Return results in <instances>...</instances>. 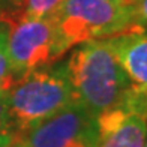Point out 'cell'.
Segmentation results:
<instances>
[{
	"label": "cell",
	"instance_id": "10",
	"mask_svg": "<svg viewBox=\"0 0 147 147\" xmlns=\"http://www.w3.org/2000/svg\"><path fill=\"white\" fill-rule=\"evenodd\" d=\"M134 23L141 30L147 27V0H134L132 3Z\"/></svg>",
	"mask_w": 147,
	"mask_h": 147
},
{
	"label": "cell",
	"instance_id": "1",
	"mask_svg": "<svg viewBox=\"0 0 147 147\" xmlns=\"http://www.w3.org/2000/svg\"><path fill=\"white\" fill-rule=\"evenodd\" d=\"M65 68L75 101L95 117L119 105L134 87L105 39L80 44Z\"/></svg>",
	"mask_w": 147,
	"mask_h": 147
},
{
	"label": "cell",
	"instance_id": "2",
	"mask_svg": "<svg viewBox=\"0 0 147 147\" xmlns=\"http://www.w3.org/2000/svg\"><path fill=\"white\" fill-rule=\"evenodd\" d=\"M75 101L65 63L32 71L8 90L9 132L14 138Z\"/></svg>",
	"mask_w": 147,
	"mask_h": 147
},
{
	"label": "cell",
	"instance_id": "6",
	"mask_svg": "<svg viewBox=\"0 0 147 147\" xmlns=\"http://www.w3.org/2000/svg\"><path fill=\"white\" fill-rule=\"evenodd\" d=\"M96 147H144L147 140V90L137 86L119 105L96 116Z\"/></svg>",
	"mask_w": 147,
	"mask_h": 147
},
{
	"label": "cell",
	"instance_id": "5",
	"mask_svg": "<svg viewBox=\"0 0 147 147\" xmlns=\"http://www.w3.org/2000/svg\"><path fill=\"white\" fill-rule=\"evenodd\" d=\"M17 138L29 147H84L98 143L96 117L81 104L72 102Z\"/></svg>",
	"mask_w": 147,
	"mask_h": 147
},
{
	"label": "cell",
	"instance_id": "13",
	"mask_svg": "<svg viewBox=\"0 0 147 147\" xmlns=\"http://www.w3.org/2000/svg\"><path fill=\"white\" fill-rule=\"evenodd\" d=\"M11 147H29V146L26 144L24 141H21L20 138H14V141H12Z\"/></svg>",
	"mask_w": 147,
	"mask_h": 147
},
{
	"label": "cell",
	"instance_id": "11",
	"mask_svg": "<svg viewBox=\"0 0 147 147\" xmlns=\"http://www.w3.org/2000/svg\"><path fill=\"white\" fill-rule=\"evenodd\" d=\"M8 117V90H0V135L9 131Z\"/></svg>",
	"mask_w": 147,
	"mask_h": 147
},
{
	"label": "cell",
	"instance_id": "15",
	"mask_svg": "<svg viewBox=\"0 0 147 147\" xmlns=\"http://www.w3.org/2000/svg\"><path fill=\"white\" fill-rule=\"evenodd\" d=\"M98 143H92V144H87V146H84V147H96Z\"/></svg>",
	"mask_w": 147,
	"mask_h": 147
},
{
	"label": "cell",
	"instance_id": "4",
	"mask_svg": "<svg viewBox=\"0 0 147 147\" xmlns=\"http://www.w3.org/2000/svg\"><path fill=\"white\" fill-rule=\"evenodd\" d=\"M8 29V57L14 78L51 66L68 50L53 18L15 17L3 21Z\"/></svg>",
	"mask_w": 147,
	"mask_h": 147
},
{
	"label": "cell",
	"instance_id": "17",
	"mask_svg": "<svg viewBox=\"0 0 147 147\" xmlns=\"http://www.w3.org/2000/svg\"><path fill=\"white\" fill-rule=\"evenodd\" d=\"M0 3H2V0H0Z\"/></svg>",
	"mask_w": 147,
	"mask_h": 147
},
{
	"label": "cell",
	"instance_id": "7",
	"mask_svg": "<svg viewBox=\"0 0 147 147\" xmlns=\"http://www.w3.org/2000/svg\"><path fill=\"white\" fill-rule=\"evenodd\" d=\"M134 86L147 90V35L131 30L105 39Z\"/></svg>",
	"mask_w": 147,
	"mask_h": 147
},
{
	"label": "cell",
	"instance_id": "16",
	"mask_svg": "<svg viewBox=\"0 0 147 147\" xmlns=\"http://www.w3.org/2000/svg\"><path fill=\"white\" fill-rule=\"evenodd\" d=\"M144 147H147V140H146V144H144Z\"/></svg>",
	"mask_w": 147,
	"mask_h": 147
},
{
	"label": "cell",
	"instance_id": "3",
	"mask_svg": "<svg viewBox=\"0 0 147 147\" xmlns=\"http://www.w3.org/2000/svg\"><path fill=\"white\" fill-rule=\"evenodd\" d=\"M66 50L95 39H107L131 30L132 5L119 0H63L50 15Z\"/></svg>",
	"mask_w": 147,
	"mask_h": 147
},
{
	"label": "cell",
	"instance_id": "9",
	"mask_svg": "<svg viewBox=\"0 0 147 147\" xmlns=\"http://www.w3.org/2000/svg\"><path fill=\"white\" fill-rule=\"evenodd\" d=\"M14 81L8 57V29L3 21H0V90H9Z\"/></svg>",
	"mask_w": 147,
	"mask_h": 147
},
{
	"label": "cell",
	"instance_id": "8",
	"mask_svg": "<svg viewBox=\"0 0 147 147\" xmlns=\"http://www.w3.org/2000/svg\"><path fill=\"white\" fill-rule=\"evenodd\" d=\"M63 0H12L14 9L0 15V21L15 17L44 18L51 15Z\"/></svg>",
	"mask_w": 147,
	"mask_h": 147
},
{
	"label": "cell",
	"instance_id": "14",
	"mask_svg": "<svg viewBox=\"0 0 147 147\" xmlns=\"http://www.w3.org/2000/svg\"><path fill=\"white\" fill-rule=\"evenodd\" d=\"M119 2H123V3H129V5H132V3H134V0H119Z\"/></svg>",
	"mask_w": 147,
	"mask_h": 147
},
{
	"label": "cell",
	"instance_id": "12",
	"mask_svg": "<svg viewBox=\"0 0 147 147\" xmlns=\"http://www.w3.org/2000/svg\"><path fill=\"white\" fill-rule=\"evenodd\" d=\"M12 141H14V134L6 131L0 135V147H11Z\"/></svg>",
	"mask_w": 147,
	"mask_h": 147
}]
</instances>
